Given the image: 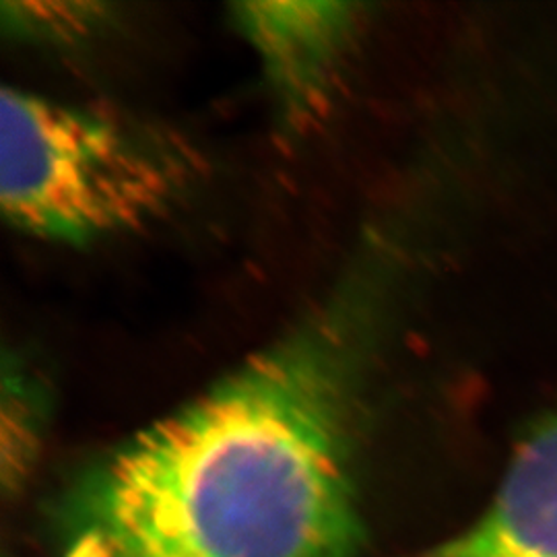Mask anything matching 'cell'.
<instances>
[{
    "mask_svg": "<svg viewBox=\"0 0 557 557\" xmlns=\"http://www.w3.org/2000/svg\"><path fill=\"white\" fill-rule=\"evenodd\" d=\"M361 314L299 322L89 467L60 557H356Z\"/></svg>",
    "mask_w": 557,
    "mask_h": 557,
    "instance_id": "6da1fadb",
    "label": "cell"
},
{
    "mask_svg": "<svg viewBox=\"0 0 557 557\" xmlns=\"http://www.w3.org/2000/svg\"><path fill=\"white\" fill-rule=\"evenodd\" d=\"M197 165L137 120L2 89L0 207L25 236L85 246L145 230L178 207Z\"/></svg>",
    "mask_w": 557,
    "mask_h": 557,
    "instance_id": "7a4b0ae2",
    "label": "cell"
},
{
    "mask_svg": "<svg viewBox=\"0 0 557 557\" xmlns=\"http://www.w3.org/2000/svg\"><path fill=\"white\" fill-rule=\"evenodd\" d=\"M358 2H238L234 21L257 52L287 119H314L358 34Z\"/></svg>",
    "mask_w": 557,
    "mask_h": 557,
    "instance_id": "3957f363",
    "label": "cell"
},
{
    "mask_svg": "<svg viewBox=\"0 0 557 557\" xmlns=\"http://www.w3.org/2000/svg\"><path fill=\"white\" fill-rule=\"evenodd\" d=\"M411 557H557V411L518 442L483 512Z\"/></svg>",
    "mask_w": 557,
    "mask_h": 557,
    "instance_id": "277c9868",
    "label": "cell"
},
{
    "mask_svg": "<svg viewBox=\"0 0 557 557\" xmlns=\"http://www.w3.org/2000/svg\"><path fill=\"white\" fill-rule=\"evenodd\" d=\"M41 395L38 384L21 368L4 363L2 374V457L4 473L20 475L34 457L41 428Z\"/></svg>",
    "mask_w": 557,
    "mask_h": 557,
    "instance_id": "5b68a950",
    "label": "cell"
},
{
    "mask_svg": "<svg viewBox=\"0 0 557 557\" xmlns=\"http://www.w3.org/2000/svg\"><path fill=\"white\" fill-rule=\"evenodd\" d=\"M2 11L15 34L48 44L85 40L108 20L106 7L91 2H4Z\"/></svg>",
    "mask_w": 557,
    "mask_h": 557,
    "instance_id": "8992f818",
    "label": "cell"
}]
</instances>
